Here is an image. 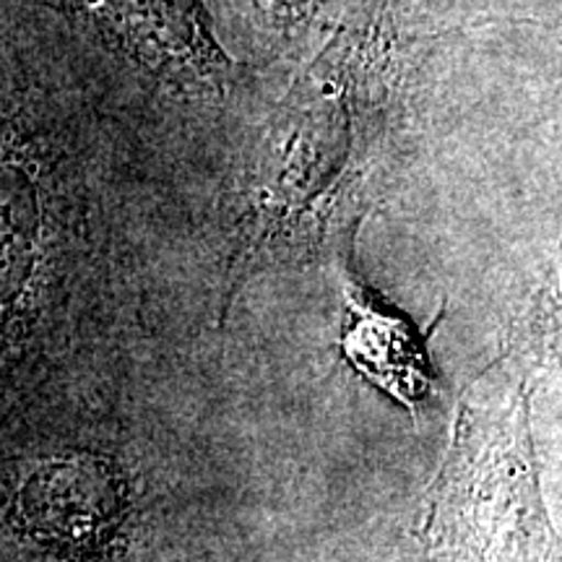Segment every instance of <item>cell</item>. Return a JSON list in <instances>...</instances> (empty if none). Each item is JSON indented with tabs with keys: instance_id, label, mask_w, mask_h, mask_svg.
<instances>
[{
	"instance_id": "5b68a950",
	"label": "cell",
	"mask_w": 562,
	"mask_h": 562,
	"mask_svg": "<svg viewBox=\"0 0 562 562\" xmlns=\"http://www.w3.org/2000/svg\"><path fill=\"white\" fill-rule=\"evenodd\" d=\"M42 211L30 167L0 149V339L37 269Z\"/></svg>"
},
{
	"instance_id": "7a4b0ae2",
	"label": "cell",
	"mask_w": 562,
	"mask_h": 562,
	"mask_svg": "<svg viewBox=\"0 0 562 562\" xmlns=\"http://www.w3.org/2000/svg\"><path fill=\"white\" fill-rule=\"evenodd\" d=\"M97 45L178 91H222L232 58L201 0H47Z\"/></svg>"
},
{
	"instance_id": "6da1fadb",
	"label": "cell",
	"mask_w": 562,
	"mask_h": 562,
	"mask_svg": "<svg viewBox=\"0 0 562 562\" xmlns=\"http://www.w3.org/2000/svg\"><path fill=\"white\" fill-rule=\"evenodd\" d=\"M393 55L391 0H368L279 102L243 180V243L224 313L252 271L323 258L360 232L372 121L389 100Z\"/></svg>"
},
{
	"instance_id": "3957f363",
	"label": "cell",
	"mask_w": 562,
	"mask_h": 562,
	"mask_svg": "<svg viewBox=\"0 0 562 562\" xmlns=\"http://www.w3.org/2000/svg\"><path fill=\"white\" fill-rule=\"evenodd\" d=\"M357 235L328 252L341 297V355L364 381L396 398L417 419V406L432 393L427 336L364 284L357 269Z\"/></svg>"
},
{
	"instance_id": "8992f818",
	"label": "cell",
	"mask_w": 562,
	"mask_h": 562,
	"mask_svg": "<svg viewBox=\"0 0 562 562\" xmlns=\"http://www.w3.org/2000/svg\"><path fill=\"white\" fill-rule=\"evenodd\" d=\"M250 3L256 5L258 16L269 21L273 30L290 32L307 24V19L318 13L326 0H250Z\"/></svg>"
},
{
	"instance_id": "277c9868",
	"label": "cell",
	"mask_w": 562,
	"mask_h": 562,
	"mask_svg": "<svg viewBox=\"0 0 562 562\" xmlns=\"http://www.w3.org/2000/svg\"><path fill=\"white\" fill-rule=\"evenodd\" d=\"M121 492L102 463L55 459L34 467L19 490V516L34 537L89 544L117 518Z\"/></svg>"
}]
</instances>
